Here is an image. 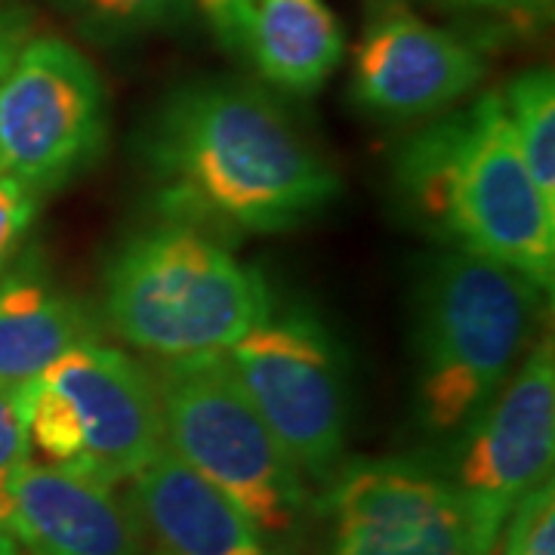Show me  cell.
Wrapping results in <instances>:
<instances>
[{
    "label": "cell",
    "mask_w": 555,
    "mask_h": 555,
    "mask_svg": "<svg viewBox=\"0 0 555 555\" xmlns=\"http://www.w3.org/2000/svg\"><path fill=\"white\" fill-rule=\"evenodd\" d=\"M28 40H31V13L16 0H0V80Z\"/></svg>",
    "instance_id": "obj_22"
},
{
    "label": "cell",
    "mask_w": 555,
    "mask_h": 555,
    "mask_svg": "<svg viewBox=\"0 0 555 555\" xmlns=\"http://www.w3.org/2000/svg\"><path fill=\"white\" fill-rule=\"evenodd\" d=\"M28 441L47 456V466L83 473V433L72 401L40 377L28 383Z\"/></svg>",
    "instance_id": "obj_18"
},
{
    "label": "cell",
    "mask_w": 555,
    "mask_h": 555,
    "mask_svg": "<svg viewBox=\"0 0 555 555\" xmlns=\"http://www.w3.org/2000/svg\"><path fill=\"white\" fill-rule=\"evenodd\" d=\"M222 3H225V16H229L232 47H244V25H247L250 3H254V0H222Z\"/></svg>",
    "instance_id": "obj_25"
},
{
    "label": "cell",
    "mask_w": 555,
    "mask_h": 555,
    "mask_svg": "<svg viewBox=\"0 0 555 555\" xmlns=\"http://www.w3.org/2000/svg\"><path fill=\"white\" fill-rule=\"evenodd\" d=\"M108 142L96 65L62 38H31L0 80V173L40 195L87 173Z\"/></svg>",
    "instance_id": "obj_8"
},
{
    "label": "cell",
    "mask_w": 555,
    "mask_h": 555,
    "mask_svg": "<svg viewBox=\"0 0 555 555\" xmlns=\"http://www.w3.org/2000/svg\"><path fill=\"white\" fill-rule=\"evenodd\" d=\"M100 318L56 284L38 259L0 275V389L40 379L68 349L102 339Z\"/></svg>",
    "instance_id": "obj_14"
},
{
    "label": "cell",
    "mask_w": 555,
    "mask_h": 555,
    "mask_svg": "<svg viewBox=\"0 0 555 555\" xmlns=\"http://www.w3.org/2000/svg\"><path fill=\"white\" fill-rule=\"evenodd\" d=\"M0 555H22V546L16 543V537L10 534V531H3V528H0Z\"/></svg>",
    "instance_id": "obj_27"
},
{
    "label": "cell",
    "mask_w": 555,
    "mask_h": 555,
    "mask_svg": "<svg viewBox=\"0 0 555 555\" xmlns=\"http://www.w3.org/2000/svg\"><path fill=\"white\" fill-rule=\"evenodd\" d=\"M327 485L331 555H500L506 513L420 463L364 460Z\"/></svg>",
    "instance_id": "obj_7"
},
{
    "label": "cell",
    "mask_w": 555,
    "mask_h": 555,
    "mask_svg": "<svg viewBox=\"0 0 555 555\" xmlns=\"http://www.w3.org/2000/svg\"><path fill=\"white\" fill-rule=\"evenodd\" d=\"M451 10H473V13H506L518 22V0H436Z\"/></svg>",
    "instance_id": "obj_23"
},
{
    "label": "cell",
    "mask_w": 555,
    "mask_h": 555,
    "mask_svg": "<svg viewBox=\"0 0 555 555\" xmlns=\"http://www.w3.org/2000/svg\"><path fill=\"white\" fill-rule=\"evenodd\" d=\"M485 56L466 38L433 25L404 0H383L361 31L352 100L377 120L436 118L485 80Z\"/></svg>",
    "instance_id": "obj_9"
},
{
    "label": "cell",
    "mask_w": 555,
    "mask_h": 555,
    "mask_svg": "<svg viewBox=\"0 0 555 555\" xmlns=\"http://www.w3.org/2000/svg\"><path fill=\"white\" fill-rule=\"evenodd\" d=\"M7 531L28 555H149L115 488L31 460L13 478Z\"/></svg>",
    "instance_id": "obj_13"
},
{
    "label": "cell",
    "mask_w": 555,
    "mask_h": 555,
    "mask_svg": "<svg viewBox=\"0 0 555 555\" xmlns=\"http://www.w3.org/2000/svg\"><path fill=\"white\" fill-rule=\"evenodd\" d=\"M516 145L543 201L555 207V80L553 68H528L500 93Z\"/></svg>",
    "instance_id": "obj_16"
},
{
    "label": "cell",
    "mask_w": 555,
    "mask_h": 555,
    "mask_svg": "<svg viewBox=\"0 0 555 555\" xmlns=\"http://www.w3.org/2000/svg\"><path fill=\"white\" fill-rule=\"evenodd\" d=\"M269 312L257 266L179 219L120 241L102 272V327L160 361L222 356Z\"/></svg>",
    "instance_id": "obj_3"
},
{
    "label": "cell",
    "mask_w": 555,
    "mask_h": 555,
    "mask_svg": "<svg viewBox=\"0 0 555 555\" xmlns=\"http://www.w3.org/2000/svg\"><path fill=\"white\" fill-rule=\"evenodd\" d=\"M543 291L525 275L448 247L416 284V416L433 436H454L496 396L528 352Z\"/></svg>",
    "instance_id": "obj_4"
},
{
    "label": "cell",
    "mask_w": 555,
    "mask_h": 555,
    "mask_svg": "<svg viewBox=\"0 0 555 555\" xmlns=\"http://www.w3.org/2000/svg\"><path fill=\"white\" fill-rule=\"evenodd\" d=\"M155 383L167 444L269 540L294 534L309 513L306 478L244 396L225 356L160 361Z\"/></svg>",
    "instance_id": "obj_5"
},
{
    "label": "cell",
    "mask_w": 555,
    "mask_h": 555,
    "mask_svg": "<svg viewBox=\"0 0 555 555\" xmlns=\"http://www.w3.org/2000/svg\"><path fill=\"white\" fill-rule=\"evenodd\" d=\"M555 0H518V25L525 28H543L553 22Z\"/></svg>",
    "instance_id": "obj_24"
},
{
    "label": "cell",
    "mask_w": 555,
    "mask_h": 555,
    "mask_svg": "<svg viewBox=\"0 0 555 555\" xmlns=\"http://www.w3.org/2000/svg\"><path fill=\"white\" fill-rule=\"evenodd\" d=\"M404 204L448 247L494 259L543 294L555 278V207L528 173L500 93L448 112L396 160Z\"/></svg>",
    "instance_id": "obj_2"
},
{
    "label": "cell",
    "mask_w": 555,
    "mask_h": 555,
    "mask_svg": "<svg viewBox=\"0 0 555 555\" xmlns=\"http://www.w3.org/2000/svg\"><path fill=\"white\" fill-rule=\"evenodd\" d=\"M31 460L28 441V386L0 389V528L13 509V478Z\"/></svg>",
    "instance_id": "obj_20"
},
{
    "label": "cell",
    "mask_w": 555,
    "mask_h": 555,
    "mask_svg": "<svg viewBox=\"0 0 555 555\" xmlns=\"http://www.w3.org/2000/svg\"><path fill=\"white\" fill-rule=\"evenodd\" d=\"M201 13L210 20V25L217 28V35L222 38L225 47H232V35H229V16H225V3L222 0H195Z\"/></svg>",
    "instance_id": "obj_26"
},
{
    "label": "cell",
    "mask_w": 555,
    "mask_h": 555,
    "mask_svg": "<svg viewBox=\"0 0 555 555\" xmlns=\"http://www.w3.org/2000/svg\"><path fill=\"white\" fill-rule=\"evenodd\" d=\"M500 555H555V488L553 478L518 496L503 521Z\"/></svg>",
    "instance_id": "obj_19"
},
{
    "label": "cell",
    "mask_w": 555,
    "mask_h": 555,
    "mask_svg": "<svg viewBox=\"0 0 555 555\" xmlns=\"http://www.w3.org/2000/svg\"><path fill=\"white\" fill-rule=\"evenodd\" d=\"M124 503L149 555H278L257 521L170 444L127 478Z\"/></svg>",
    "instance_id": "obj_12"
},
{
    "label": "cell",
    "mask_w": 555,
    "mask_h": 555,
    "mask_svg": "<svg viewBox=\"0 0 555 555\" xmlns=\"http://www.w3.org/2000/svg\"><path fill=\"white\" fill-rule=\"evenodd\" d=\"M167 219L204 232H287L339 195L331 160L269 93L225 78L173 90L142 137Z\"/></svg>",
    "instance_id": "obj_1"
},
{
    "label": "cell",
    "mask_w": 555,
    "mask_h": 555,
    "mask_svg": "<svg viewBox=\"0 0 555 555\" xmlns=\"http://www.w3.org/2000/svg\"><path fill=\"white\" fill-rule=\"evenodd\" d=\"M555 352L540 337L521 356L496 396L463 429L454 454V481L509 516L513 503L553 478Z\"/></svg>",
    "instance_id": "obj_10"
},
{
    "label": "cell",
    "mask_w": 555,
    "mask_h": 555,
    "mask_svg": "<svg viewBox=\"0 0 555 555\" xmlns=\"http://www.w3.org/2000/svg\"><path fill=\"white\" fill-rule=\"evenodd\" d=\"M72 401L83 433V473L115 488L167 444L158 383L124 349L80 343L43 374Z\"/></svg>",
    "instance_id": "obj_11"
},
{
    "label": "cell",
    "mask_w": 555,
    "mask_h": 555,
    "mask_svg": "<svg viewBox=\"0 0 555 555\" xmlns=\"http://www.w3.org/2000/svg\"><path fill=\"white\" fill-rule=\"evenodd\" d=\"M244 50L269 83L312 96L339 68L346 38L327 0H254Z\"/></svg>",
    "instance_id": "obj_15"
},
{
    "label": "cell",
    "mask_w": 555,
    "mask_h": 555,
    "mask_svg": "<svg viewBox=\"0 0 555 555\" xmlns=\"http://www.w3.org/2000/svg\"><path fill=\"white\" fill-rule=\"evenodd\" d=\"M38 189L13 173H0V275L20 259L40 210Z\"/></svg>",
    "instance_id": "obj_21"
},
{
    "label": "cell",
    "mask_w": 555,
    "mask_h": 555,
    "mask_svg": "<svg viewBox=\"0 0 555 555\" xmlns=\"http://www.w3.org/2000/svg\"><path fill=\"white\" fill-rule=\"evenodd\" d=\"M65 13L96 40L142 38L179 28L198 10L195 0H60Z\"/></svg>",
    "instance_id": "obj_17"
},
{
    "label": "cell",
    "mask_w": 555,
    "mask_h": 555,
    "mask_svg": "<svg viewBox=\"0 0 555 555\" xmlns=\"http://www.w3.org/2000/svg\"><path fill=\"white\" fill-rule=\"evenodd\" d=\"M222 356L299 476H337L349 436V379L331 331L309 312L272 309Z\"/></svg>",
    "instance_id": "obj_6"
}]
</instances>
